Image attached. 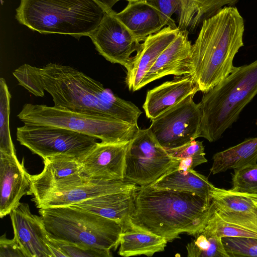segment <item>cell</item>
<instances>
[{
	"label": "cell",
	"instance_id": "32",
	"mask_svg": "<svg viewBox=\"0 0 257 257\" xmlns=\"http://www.w3.org/2000/svg\"><path fill=\"white\" fill-rule=\"evenodd\" d=\"M222 241L229 257H257V238L224 237Z\"/></svg>",
	"mask_w": 257,
	"mask_h": 257
},
{
	"label": "cell",
	"instance_id": "2",
	"mask_svg": "<svg viewBox=\"0 0 257 257\" xmlns=\"http://www.w3.org/2000/svg\"><path fill=\"white\" fill-rule=\"evenodd\" d=\"M211 203L189 192L139 186L134 195L130 228L151 232L168 242L184 233L194 236L203 227Z\"/></svg>",
	"mask_w": 257,
	"mask_h": 257
},
{
	"label": "cell",
	"instance_id": "33",
	"mask_svg": "<svg viewBox=\"0 0 257 257\" xmlns=\"http://www.w3.org/2000/svg\"><path fill=\"white\" fill-rule=\"evenodd\" d=\"M53 240L64 257L112 256L110 250L85 247L65 241Z\"/></svg>",
	"mask_w": 257,
	"mask_h": 257
},
{
	"label": "cell",
	"instance_id": "1",
	"mask_svg": "<svg viewBox=\"0 0 257 257\" xmlns=\"http://www.w3.org/2000/svg\"><path fill=\"white\" fill-rule=\"evenodd\" d=\"M13 74L21 86L38 97L44 92L54 106L76 112L113 117L138 124L142 111L99 81L73 67L49 63L42 67L24 64Z\"/></svg>",
	"mask_w": 257,
	"mask_h": 257
},
{
	"label": "cell",
	"instance_id": "31",
	"mask_svg": "<svg viewBox=\"0 0 257 257\" xmlns=\"http://www.w3.org/2000/svg\"><path fill=\"white\" fill-rule=\"evenodd\" d=\"M230 189L235 192L257 194V164L234 169Z\"/></svg>",
	"mask_w": 257,
	"mask_h": 257
},
{
	"label": "cell",
	"instance_id": "3",
	"mask_svg": "<svg viewBox=\"0 0 257 257\" xmlns=\"http://www.w3.org/2000/svg\"><path fill=\"white\" fill-rule=\"evenodd\" d=\"M244 24L237 9L226 6L202 23L192 45V75L205 93L232 71L233 61L243 46Z\"/></svg>",
	"mask_w": 257,
	"mask_h": 257
},
{
	"label": "cell",
	"instance_id": "18",
	"mask_svg": "<svg viewBox=\"0 0 257 257\" xmlns=\"http://www.w3.org/2000/svg\"><path fill=\"white\" fill-rule=\"evenodd\" d=\"M199 91L192 74L176 76L170 81L149 90L143 107L152 120L190 94Z\"/></svg>",
	"mask_w": 257,
	"mask_h": 257
},
{
	"label": "cell",
	"instance_id": "7",
	"mask_svg": "<svg viewBox=\"0 0 257 257\" xmlns=\"http://www.w3.org/2000/svg\"><path fill=\"white\" fill-rule=\"evenodd\" d=\"M17 117L24 123L65 128L107 143L130 142L140 129L138 124L113 117L44 104L26 103Z\"/></svg>",
	"mask_w": 257,
	"mask_h": 257
},
{
	"label": "cell",
	"instance_id": "6",
	"mask_svg": "<svg viewBox=\"0 0 257 257\" xmlns=\"http://www.w3.org/2000/svg\"><path fill=\"white\" fill-rule=\"evenodd\" d=\"M52 239L110 250L119 245L123 226L118 222L73 206L40 208Z\"/></svg>",
	"mask_w": 257,
	"mask_h": 257
},
{
	"label": "cell",
	"instance_id": "12",
	"mask_svg": "<svg viewBox=\"0 0 257 257\" xmlns=\"http://www.w3.org/2000/svg\"><path fill=\"white\" fill-rule=\"evenodd\" d=\"M160 13L166 26L189 34L226 6L239 0H146Z\"/></svg>",
	"mask_w": 257,
	"mask_h": 257
},
{
	"label": "cell",
	"instance_id": "23",
	"mask_svg": "<svg viewBox=\"0 0 257 257\" xmlns=\"http://www.w3.org/2000/svg\"><path fill=\"white\" fill-rule=\"evenodd\" d=\"M138 186L100 195L71 206L118 222L124 230L130 227L129 217L134 193Z\"/></svg>",
	"mask_w": 257,
	"mask_h": 257
},
{
	"label": "cell",
	"instance_id": "24",
	"mask_svg": "<svg viewBox=\"0 0 257 257\" xmlns=\"http://www.w3.org/2000/svg\"><path fill=\"white\" fill-rule=\"evenodd\" d=\"M154 188L186 191L211 201V191L214 186L208 178L194 169H183L178 165L172 168L150 184Z\"/></svg>",
	"mask_w": 257,
	"mask_h": 257
},
{
	"label": "cell",
	"instance_id": "14",
	"mask_svg": "<svg viewBox=\"0 0 257 257\" xmlns=\"http://www.w3.org/2000/svg\"><path fill=\"white\" fill-rule=\"evenodd\" d=\"M129 142L97 143L81 160L80 172L85 178L105 181L123 180Z\"/></svg>",
	"mask_w": 257,
	"mask_h": 257
},
{
	"label": "cell",
	"instance_id": "16",
	"mask_svg": "<svg viewBox=\"0 0 257 257\" xmlns=\"http://www.w3.org/2000/svg\"><path fill=\"white\" fill-rule=\"evenodd\" d=\"M31 176L16 154L0 152L1 218L10 214L24 195H32Z\"/></svg>",
	"mask_w": 257,
	"mask_h": 257
},
{
	"label": "cell",
	"instance_id": "11",
	"mask_svg": "<svg viewBox=\"0 0 257 257\" xmlns=\"http://www.w3.org/2000/svg\"><path fill=\"white\" fill-rule=\"evenodd\" d=\"M113 10L105 14L101 22L89 37L96 50L106 60L119 64L129 71L133 57L142 48L139 42L115 16Z\"/></svg>",
	"mask_w": 257,
	"mask_h": 257
},
{
	"label": "cell",
	"instance_id": "29",
	"mask_svg": "<svg viewBox=\"0 0 257 257\" xmlns=\"http://www.w3.org/2000/svg\"><path fill=\"white\" fill-rule=\"evenodd\" d=\"M11 95L5 79H0V152L16 154L10 129Z\"/></svg>",
	"mask_w": 257,
	"mask_h": 257
},
{
	"label": "cell",
	"instance_id": "17",
	"mask_svg": "<svg viewBox=\"0 0 257 257\" xmlns=\"http://www.w3.org/2000/svg\"><path fill=\"white\" fill-rule=\"evenodd\" d=\"M188 35V32L180 31L177 38L161 53L146 74L140 89L165 76H180L193 73L192 45Z\"/></svg>",
	"mask_w": 257,
	"mask_h": 257
},
{
	"label": "cell",
	"instance_id": "8",
	"mask_svg": "<svg viewBox=\"0 0 257 257\" xmlns=\"http://www.w3.org/2000/svg\"><path fill=\"white\" fill-rule=\"evenodd\" d=\"M20 144L43 159L66 155L81 160L97 144L95 137L69 129L24 123L17 128Z\"/></svg>",
	"mask_w": 257,
	"mask_h": 257
},
{
	"label": "cell",
	"instance_id": "35",
	"mask_svg": "<svg viewBox=\"0 0 257 257\" xmlns=\"http://www.w3.org/2000/svg\"><path fill=\"white\" fill-rule=\"evenodd\" d=\"M102 5L107 12L112 11V7L120 0H95Z\"/></svg>",
	"mask_w": 257,
	"mask_h": 257
},
{
	"label": "cell",
	"instance_id": "36",
	"mask_svg": "<svg viewBox=\"0 0 257 257\" xmlns=\"http://www.w3.org/2000/svg\"><path fill=\"white\" fill-rule=\"evenodd\" d=\"M126 1H127L128 2H130V1H138V0H126Z\"/></svg>",
	"mask_w": 257,
	"mask_h": 257
},
{
	"label": "cell",
	"instance_id": "28",
	"mask_svg": "<svg viewBox=\"0 0 257 257\" xmlns=\"http://www.w3.org/2000/svg\"><path fill=\"white\" fill-rule=\"evenodd\" d=\"M186 245L188 257H229L222 238L215 233L202 229Z\"/></svg>",
	"mask_w": 257,
	"mask_h": 257
},
{
	"label": "cell",
	"instance_id": "30",
	"mask_svg": "<svg viewBox=\"0 0 257 257\" xmlns=\"http://www.w3.org/2000/svg\"><path fill=\"white\" fill-rule=\"evenodd\" d=\"M172 158L178 160V167L183 169H193L207 162L202 142L193 140L181 146L165 149Z\"/></svg>",
	"mask_w": 257,
	"mask_h": 257
},
{
	"label": "cell",
	"instance_id": "34",
	"mask_svg": "<svg viewBox=\"0 0 257 257\" xmlns=\"http://www.w3.org/2000/svg\"><path fill=\"white\" fill-rule=\"evenodd\" d=\"M0 257H26L22 247L14 237L8 239L6 234L0 238Z\"/></svg>",
	"mask_w": 257,
	"mask_h": 257
},
{
	"label": "cell",
	"instance_id": "10",
	"mask_svg": "<svg viewBox=\"0 0 257 257\" xmlns=\"http://www.w3.org/2000/svg\"><path fill=\"white\" fill-rule=\"evenodd\" d=\"M194 95L151 120L149 128L164 149L175 148L200 137L202 110L200 102L194 101Z\"/></svg>",
	"mask_w": 257,
	"mask_h": 257
},
{
	"label": "cell",
	"instance_id": "21",
	"mask_svg": "<svg viewBox=\"0 0 257 257\" xmlns=\"http://www.w3.org/2000/svg\"><path fill=\"white\" fill-rule=\"evenodd\" d=\"M114 15L139 42L166 26L159 11L146 0L128 2L122 11L115 12Z\"/></svg>",
	"mask_w": 257,
	"mask_h": 257
},
{
	"label": "cell",
	"instance_id": "13",
	"mask_svg": "<svg viewBox=\"0 0 257 257\" xmlns=\"http://www.w3.org/2000/svg\"><path fill=\"white\" fill-rule=\"evenodd\" d=\"M137 186L125 179L105 181L84 178L59 188L35 194L33 201L39 209L71 206L100 195Z\"/></svg>",
	"mask_w": 257,
	"mask_h": 257
},
{
	"label": "cell",
	"instance_id": "15",
	"mask_svg": "<svg viewBox=\"0 0 257 257\" xmlns=\"http://www.w3.org/2000/svg\"><path fill=\"white\" fill-rule=\"evenodd\" d=\"M14 237L26 257H53L50 236L41 216L32 214L27 203H20L10 213Z\"/></svg>",
	"mask_w": 257,
	"mask_h": 257
},
{
	"label": "cell",
	"instance_id": "25",
	"mask_svg": "<svg viewBox=\"0 0 257 257\" xmlns=\"http://www.w3.org/2000/svg\"><path fill=\"white\" fill-rule=\"evenodd\" d=\"M210 172L213 175L257 164V137L216 153L212 157Z\"/></svg>",
	"mask_w": 257,
	"mask_h": 257
},
{
	"label": "cell",
	"instance_id": "5",
	"mask_svg": "<svg viewBox=\"0 0 257 257\" xmlns=\"http://www.w3.org/2000/svg\"><path fill=\"white\" fill-rule=\"evenodd\" d=\"M16 18L40 33L89 36L107 11L95 0H21Z\"/></svg>",
	"mask_w": 257,
	"mask_h": 257
},
{
	"label": "cell",
	"instance_id": "19",
	"mask_svg": "<svg viewBox=\"0 0 257 257\" xmlns=\"http://www.w3.org/2000/svg\"><path fill=\"white\" fill-rule=\"evenodd\" d=\"M180 31L170 26L149 35L142 43V48L133 57L130 70L127 72L126 83L130 90L140 89L146 74L165 49L177 38Z\"/></svg>",
	"mask_w": 257,
	"mask_h": 257
},
{
	"label": "cell",
	"instance_id": "4",
	"mask_svg": "<svg viewBox=\"0 0 257 257\" xmlns=\"http://www.w3.org/2000/svg\"><path fill=\"white\" fill-rule=\"evenodd\" d=\"M256 95L257 60L234 67L226 78L202 97L200 137L209 142L219 140Z\"/></svg>",
	"mask_w": 257,
	"mask_h": 257
},
{
	"label": "cell",
	"instance_id": "27",
	"mask_svg": "<svg viewBox=\"0 0 257 257\" xmlns=\"http://www.w3.org/2000/svg\"><path fill=\"white\" fill-rule=\"evenodd\" d=\"M211 203L216 208L257 215V194L213 187Z\"/></svg>",
	"mask_w": 257,
	"mask_h": 257
},
{
	"label": "cell",
	"instance_id": "22",
	"mask_svg": "<svg viewBox=\"0 0 257 257\" xmlns=\"http://www.w3.org/2000/svg\"><path fill=\"white\" fill-rule=\"evenodd\" d=\"M203 228L222 238H257V215L219 209L211 203Z\"/></svg>",
	"mask_w": 257,
	"mask_h": 257
},
{
	"label": "cell",
	"instance_id": "26",
	"mask_svg": "<svg viewBox=\"0 0 257 257\" xmlns=\"http://www.w3.org/2000/svg\"><path fill=\"white\" fill-rule=\"evenodd\" d=\"M167 242L164 237L131 227L123 230L121 234L118 253L125 257L152 256L157 252L164 251Z\"/></svg>",
	"mask_w": 257,
	"mask_h": 257
},
{
	"label": "cell",
	"instance_id": "20",
	"mask_svg": "<svg viewBox=\"0 0 257 257\" xmlns=\"http://www.w3.org/2000/svg\"><path fill=\"white\" fill-rule=\"evenodd\" d=\"M43 160L42 171L31 176L32 195L62 187L85 178L80 174V160L76 158L58 155Z\"/></svg>",
	"mask_w": 257,
	"mask_h": 257
},
{
	"label": "cell",
	"instance_id": "9",
	"mask_svg": "<svg viewBox=\"0 0 257 257\" xmlns=\"http://www.w3.org/2000/svg\"><path fill=\"white\" fill-rule=\"evenodd\" d=\"M178 164V160L168 154L149 128H140L128 143L124 178L140 186L148 185Z\"/></svg>",
	"mask_w": 257,
	"mask_h": 257
}]
</instances>
